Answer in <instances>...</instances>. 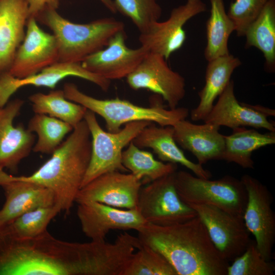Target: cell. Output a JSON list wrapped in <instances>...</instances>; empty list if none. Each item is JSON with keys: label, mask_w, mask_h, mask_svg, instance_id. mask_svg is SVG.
Segmentation results:
<instances>
[{"label": "cell", "mask_w": 275, "mask_h": 275, "mask_svg": "<svg viewBox=\"0 0 275 275\" xmlns=\"http://www.w3.org/2000/svg\"><path fill=\"white\" fill-rule=\"evenodd\" d=\"M103 263L97 241L62 240L47 230L19 238L0 228V275H99Z\"/></svg>", "instance_id": "obj_1"}, {"label": "cell", "mask_w": 275, "mask_h": 275, "mask_svg": "<svg viewBox=\"0 0 275 275\" xmlns=\"http://www.w3.org/2000/svg\"><path fill=\"white\" fill-rule=\"evenodd\" d=\"M138 232L141 244L161 254L178 275H227L230 264L213 244L198 216L168 226L146 223Z\"/></svg>", "instance_id": "obj_2"}, {"label": "cell", "mask_w": 275, "mask_h": 275, "mask_svg": "<svg viewBox=\"0 0 275 275\" xmlns=\"http://www.w3.org/2000/svg\"><path fill=\"white\" fill-rule=\"evenodd\" d=\"M91 154V134L86 122L82 120L37 171L28 176L11 177L49 189L53 194L54 206L67 215L81 188Z\"/></svg>", "instance_id": "obj_3"}, {"label": "cell", "mask_w": 275, "mask_h": 275, "mask_svg": "<svg viewBox=\"0 0 275 275\" xmlns=\"http://www.w3.org/2000/svg\"><path fill=\"white\" fill-rule=\"evenodd\" d=\"M48 27L57 40L58 62L80 63L89 55L106 46L112 37L124 30L123 22L113 17L77 23L62 17L57 9H48L36 18Z\"/></svg>", "instance_id": "obj_4"}, {"label": "cell", "mask_w": 275, "mask_h": 275, "mask_svg": "<svg viewBox=\"0 0 275 275\" xmlns=\"http://www.w3.org/2000/svg\"><path fill=\"white\" fill-rule=\"evenodd\" d=\"M63 90L66 99L101 116L105 122L107 131L110 132H117L123 125L135 121H146L155 122L160 126H174L189 114L188 109L185 107L166 109L158 95L152 98L150 106L143 107L118 97L95 98L83 93L71 82L66 83Z\"/></svg>", "instance_id": "obj_5"}, {"label": "cell", "mask_w": 275, "mask_h": 275, "mask_svg": "<svg viewBox=\"0 0 275 275\" xmlns=\"http://www.w3.org/2000/svg\"><path fill=\"white\" fill-rule=\"evenodd\" d=\"M175 184L180 198L188 205H211L243 217L248 195L241 180L226 175L210 180L179 171L175 173Z\"/></svg>", "instance_id": "obj_6"}, {"label": "cell", "mask_w": 275, "mask_h": 275, "mask_svg": "<svg viewBox=\"0 0 275 275\" xmlns=\"http://www.w3.org/2000/svg\"><path fill=\"white\" fill-rule=\"evenodd\" d=\"M84 120L91 138V154L89 164L81 188L98 176L113 171H128L122 163V153L139 132L152 123L146 121L128 123L117 132L104 130L96 114L87 109Z\"/></svg>", "instance_id": "obj_7"}, {"label": "cell", "mask_w": 275, "mask_h": 275, "mask_svg": "<svg viewBox=\"0 0 275 275\" xmlns=\"http://www.w3.org/2000/svg\"><path fill=\"white\" fill-rule=\"evenodd\" d=\"M175 173L141 187L136 209L146 223L168 226L198 216L196 211L178 195L175 184Z\"/></svg>", "instance_id": "obj_8"}, {"label": "cell", "mask_w": 275, "mask_h": 275, "mask_svg": "<svg viewBox=\"0 0 275 275\" xmlns=\"http://www.w3.org/2000/svg\"><path fill=\"white\" fill-rule=\"evenodd\" d=\"M240 180L248 195L244 222L254 236L262 257L270 261L275 242V215L271 208L272 196L266 186L256 178L244 174Z\"/></svg>", "instance_id": "obj_9"}, {"label": "cell", "mask_w": 275, "mask_h": 275, "mask_svg": "<svg viewBox=\"0 0 275 275\" xmlns=\"http://www.w3.org/2000/svg\"><path fill=\"white\" fill-rule=\"evenodd\" d=\"M189 206L196 211L213 244L226 260L233 261L244 252L251 239L243 217L211 205Z\"/></svg>", "instance_id": "obj_10"}, {"label": "cell", "mask_w": 275, "mask_h": 275, "mask_svg": "<svg viewBox=\"0 0 275 275\" xmlns=\"http://www.w3.org/2000/svg\"><path fill=\"white\" fill-rule=\"evenodd\" d=\"M167 61L159 54L149 52L126 81L132 90L146 89L160 96L170 109H174L185 96V82Z\"/></svg>", "instance_id": "obj_11"}, {"label": "cell", "mask_w": 275, "mask_h": 275, "mask_svg": "<svg viewBox=\"0 0 275 275\" xmlns=\"http://www.w3.org/2000/svg\"><path fill=\"white\" fill-rule=\"evenodd\" d=\"M206 10L202 0H187L182 5L173 9L164 21L152 23L144 32L141 33V45L149 52L159 54L166 60L180 49L186 39L184 24L195 16Z\"/></svg>", "instance_id": "obj_12"}, {"label": "cell", "mask_w": 275, "mask_h": 275, "mask_svg": "<svg viewBox=\"0 0 275 275\" xmlns=\"http://www.w3.org/2000/svg\"><path fill=\"white\" fill-rule=\"evenodd\" d=\"M24 39L8 73L22 78L35 74L58 62V47L53 34L44 31L37 19L29 17Z\"/></svg>", "instance_id": "obj_13"}, {"label": "cell", "mask_w": 275, "mask_h": 275, "mask_svg": "<svg viewBox=\"0 0 275 275\" xmlns=\"http://www.w3.org/2000/svg\"><path fill=\"white\" fill-rule=\"evenodd\" d=\"M125 30L116 33L107 45L86 57L81 63L87 70L111 80L125 78L133 72L149 51L143 46L130 48Z\"/></svg>", "instance_id": "obj_14"}, {"label": "cell", "mask_w": 275, "mask_h": 275, "mask_svg": "<svg viewBox=\"0 0 275 275\" xmlns=\"http://www.w3.org/2000/svg\"><path fill=\"white\" fill-rule=\"evenodd\" d=\"M142 186V183L131 173L110 172L80 188L75 202H96L120 209H134Z\"/></svg>", "instance_id": "obj_15"}, {"label": "cell", "mask_w": 275, "mask_h": 275, "mask_svg": "<svg viewBox=\"0 0 275 275\" xmlns=\"http://www.w3.org/2000/svg\"><path fill=\"white\" fill-rule=\"evenodd\" d=\"M77 204L82 231L91 240H105L112 230L138 231L146 223L136 209L123 210L96 202Z\"/></svg>", "instance_id": "obj_16"}, {"label": "cell", "mask_w": 275, "mask_h": 275, "mask_svg": "<svg viewBox=\"0 0 275 275\" xmlns=\"http://www.w3.org/2000/svg\"><path fill=\"white\" fill-rule=\"evenodd\" d=\"M68 76L86 79L105 92L111 85V80L87 70L79 63L58 62L35 74L22 78L15 77L7 72L0 75V108L4 107L10 97L21 87L34 86L53 89L60 81Z\"/></svg>", "instance_id": "obj_17"}, {"label": "cell", "mask_w": 275, "mask_h": 275, "mask_svg": "<svg viewBox=\"0 0 275 275\" xmlns=\"http://www.w3.org/2000/svg\"><path fill=\"white\" fill-rule=\"evenodd\" d=\"M23 104V100L16 99L0 108V168L13 172L30 154L35 143L34 133L22 124H13Z\"/></svg>", "instance_id": "obj_18"}, {"label": "cell", "mask_w": 275, "mask_h": 275, "mask_svg": "<svg viewBox=\"0 0 275 275\" xmlns=\"http://www.w3.org/2000/svg\"><path fill=\"white\" fill-rule=\"evenodd\" d=\"M0 186L5 196L0 209V226L31 210L54 205L53 194L49 189L34 182L14 179L1 168Z\"/></svg>", "instance_id": "obj_19"}, {"label": "cell", "mask_w": 275, "mask_h": 275, "mask_svg": "<svg viewBox=\"0 0 275 275\" xmlns=\"http://www.w3.org/2000/svg\"><path fill=\"white\" fill-rule=\"evenodd\" d=\"M173 127L176 143L191 152L198 163L203 166L211 160H222L225 135L219 132V126L206 123L195 124L184 119Z\"/></svg>", "instance_id": "obj_20"}, {"label": "cell", "mask_w": 275, "mask_h": 275, "mask_svg": "<svg viewBox=\"0 0 275 275\" xmlns=\"http://www.w3.org/2000/svg\"><path fill=\"white\" fill-rule=\"evenodd\" d=\"M203 121L206 123L219 127L224 126L232 129L250 126L275 132L274 124L269 122L266 116L252 109L247 104L238 101L234 94L232 80L218 96L216 103Z\"/></svg>", "instance_id": "obj_21"}, {"label": "cell", "mask_w": 275, "mask_h": 275, "mask_svg": "<svg viewBox=\"0 0 275 275\" xmlns=\"http://www.w3.org/2000/svg\"><path fill=\"white\" fill-rule=\"evenodd\" d=\"M29 18L26 0L0 1V75L9 71Z\"/></svg>", "instance_id": "obj_22"}, {"label": "cell", "mask_w": 275, "mask_h": 275, "mask_svg": "<svg viewBox=\"0 0 275 275\" xmlns=\"http://www.w3.org/2000/svg\"><path fill=\"white\" fill-rule=\"evenodd\" d=\"M132 142L140 149H152L163 162L181 164L198 177L210 179L212 176L202 165L193 162L185 156L174 140L173 126L157 127L151 123L143 128Z\"/></svg>", "instance_id": "obj_23"}, {"label": "cell", "mask_w": 275, "mask_h": 275, "mask_svg": "<svg viewBox=\"0 0 275 275\" xmlns=\"http://www.w3.org/2000/svg\"><path fill=\"white\" fill-rule=\"evenodd\" d=\"M205 84L199 92L200 101L190 112L193 121L204 120L211 111L215 99L218 97L230 81L235 69L241 62L237 57L229 54L208 61Z\"/></svg>", "instance_id": "obj_24"}, {"label": "cell", "mask_w": 275, "mask_h": 275, "mask_svg": "<svg viewBox=\"0 0 275 275\" xmlns=\"http://www.w3.org/2000/svg\"><path fill=\"white\" fill-rule=\"evenodd\" d=\"M225 148L222 157L228 162H234L244 169H254L252 154L254 151L275 143V132L261 133L255 129L240 127L225 135Z\"/></svg>", "instance_id": "obj_25"}, {"label": "cell", "mask_w": 275, "mask_h": 275, "mask_svg": "<svg viewBox=\"0 0 275 275\" xmlns=\"http://www.w3.org/2000/svg\"><path fill=\"white\" fill-rule=\"evenodd\" d=\"M245 47H255L265 58V69H275V0H269L257 18L247 29Z\"/></svg>", "instance_id": "obj_26"}, {"label": "cell", "mask_w": 275, "mask_h": 275, "mask_svg": "<svg viewBox=\"0 0 275 275\" xmlns=\"http://www.w3.org/2000/svg\"><path fill=\"white\" fill-rule=\"evenodd\" d=\"M210 15L206 24L207 44L204 56L207 61L230 54L228 40L234 24L226 11L224 0H210Z\"/></svg>", "instance_id": "obj_27"}, {"label": "cell", "mask_w": 275, "mask_h": 275, "mask_svg": "<svg viewBox=\"0 0 275 275\" xmlns=\"http://www.w3.org/2000/svg\"><path fill=\"white\" fill-rule=\"evenodd\" d=\"M122 163L143 184H147L177 171V164L155 159L153 154L141 150L132 142L122 153Z\"/></svg>", "instance_id": "obj_28"}, {"label": "cell", "mask_w": 275, "mask_h": 275, "mask_svg": "<svg viewBox=\"0 0 275 275\" xmlns=\"http://www.w3.org/2000/svg\"><path fill=\"white\" fill-rule=\"evenodd\" d=\"M35 114H46L64 121L73 128L82 120L87 109L66 98L63 90H53L48 94L37 93L30 96Z\"/></svg>", "instance_id": "obj_29"}, {"label": "cell", "mask_w": 275, "mask_h": 275, "mask_svg": "<svg viewBox=\"0 0 275 275\" xmlns=\"http://www.w3.org/2000/svg\"><path fill=\"white\" fill-rule=\"evenodd\" d=\"M28 129L37 135L33 151L51 154L62 143L65 136L73 130V127L47 115L35 114L30 120Z\"/></svg>", "instance_id": "obj_30"}, {"label": "cell", "mask_w": 275, "mask_h": 275, "mask_svg": "<svg viewBox=\"0 0 275 275\" xmlns=\"http://www.w3.org/2000/svg\"><path fill=\"white\" fill-rule=\"evenodd\" d=\"M60 212L59 209L54 205L38 208L0 226V228L16 237H35L47 230L50 221Z\"/></svg>", "instance_id": "obj_31"}, {"label": "cell", "mask_w": 275, "mask_h": 275, "mask_svg": "<svg viewBox=\"0 0 275 275\" xmlns=\"http://www.w3.org/2000/svg\"><path fill=\"white\" fill-rule=\"evenodd\" d=\"M122 275L178 274L161 254L147 245L142 244L138 251L132 254Z\"/></svg>", "instance_id": "obj_32"}, {"label": "cell", "mask_w": 275, "mask_h": 275, "mask_svg": "<svg viewBox=\"0 0 275 275\" xmlns=\"http://www.w3.org/2000/svg\"><path fill=\"white\" fill-rule=\"evenodd\" d=\"M114 3L117 11L128 17L140 33L158 21L162 13L156 0H114Z\"/></svg>", "instance_id": "obj_33"}, {"label": "cell", "mask_w": 275, "mask_h": 275, "mask_svg": "<svg viewBox=\"0 0 275 275\" xmlns=\"http://www.w3.org/2000/svg\"><path fill=\"white\" fill-rule=\"evenodd\" d=\"M274 271V263L262 257L251 239L244 252L229 264L227 275H273Z\"/></svg>", "instance_id": "obj_34"}, {"label": "cell", "mask_w": 275, "mask_h": 275, "mask_svg": "<svg viewBox=\"0 0 275 275\" xmlns=\"http://www.w3.org/2000/svg\"><path fill=\"white\" fill-rule=\"evenodd\" d=\"M269 0H234L227 13L238 36H244L250 25L257 18Z\"/></svg>", "instance_id": "obj_35"}, {"label": "cell", "mask_w": 275, "mask_h": 275, "mask_svg": "<svg viewBox=\"0 0 275 275\" xmlns=\"http://www.w3.org/2000/svg\"><path fill=\"white\" fill-rule=\"evenodd\" d=\"M29 17L36 19L43 11L48 9H57L59 0H26Z\"/></svg>", "instance_id": "obj_36"}, {"label": "cell", "mask_w": 275, "mask_h": 275, "mask_svg": "<svg viewBox=\"0 0 275 275\" xmlns=\"http://www.w3.org/2000/svg\"><path fill=\"white\" fill-rule=\"evenodd\" d=\"M248 106H249L252 109L255 110V111L259 112L264 115L266 116L267 117L268 116H275V111L274 109H270L265 107H264L259 105H252L247 104Z\"/></svg>", "instance_id": "obj_37"}, {"label": "cell", "mask_w": 275, "mask_h": 275, "mask_svg": "<svg viewBox=\"0 0 275 275\" xmlns=\"http://www.w3.org/2000/svg\"><path fill=\"white\" fill-rule=\"evenodd\" d=\"M112 13H116L117 10L112 0H99Z\"/></svg>", "instance_id": "obj_38"}, {"label": "cell", "mask_w": 275, "mask_h": 275, "mask_svg": "<svg viewBox=\"0 0 275 275\" xmlns=\"http://www.w3.org/2000/svg\"><path fill=\"white\" fill-rule=\"evenodd\" d=\"M1 1V0H0Z\"/></svg>", "instance_id": "obj_39"}]
</instances>
